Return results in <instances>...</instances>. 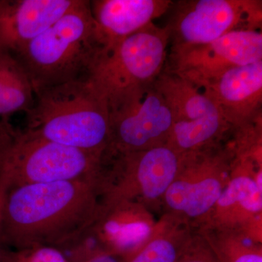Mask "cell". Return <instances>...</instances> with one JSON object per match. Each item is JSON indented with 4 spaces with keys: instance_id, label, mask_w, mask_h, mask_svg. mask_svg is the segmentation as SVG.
I'll list each match as a JSON object with an SVG mask.
<instances>
[{
    "instance_id": "cell-17",
    "label": "cell",
    "mask_w": 262,
    "mask_h": 262,
    "mask_svg": "<svg viewBox=\"0 0 262 262\" xmlns=\"http://www.w3.org/2000/svg\"><path fill=\"white\" fill-rule=\"evenodd\" d=\"M194 231L179 217L164 213L146 242L127 262H175Z\"/></svg>"
},
{
    "instance_id": "cell-23",
    "label": "cell",
    "mask_w": 262,
    "mask_h": 262,
    "mask_svg": "<svg viewBox=\"0 0 262 262\" xmlns=\"http://www.w3.org/2000/svg\"><path fill=\"white\" fill-rule=\"evenodd\" d=\"M129 256L114 251H103L93 255L82 262H127Z\"/></svg>"
},
{
    "instance_id": "cell-4",
    "label": "cell",
    "mask_w": 262,
    "mask_h": 262,
    "mask_svg": "<svg viewBox=\"0 0 262 262\" xmlns=\"http://www.w3.org/2000/svg\"><path fill=\"white\" fill-rule=\"evenodd\" d=\"M104 155L33 136L13 127L0 138V171L8 188L101 179Z\"/></svg>"
},
{
    "instance_id": "cell-1",
    "label": "cell",
    "mask_w": 262,
    "mask_h": 262,
    "mask_svg": "<svg viewBox=\"0 0 262 262\" xmlns=\"http://www.w3.org/2000/svg\"><path fill=\"white\" fill-rule=\"evenodd\" d=\"M102 179L7 186L0 244L11 250L67 247L99 219Z\"/></svg>"
},
{
    "instance_id": "cell-15",
    "label": "cell",
    "mask_w": 262,
    "mask_h": 262,
    "mask_svg": "<svg viewBox=\"0 0 262 262\" xmlns=\"http://www.w3.org/2000/svg\"><path fill=\"white\" fill-rule=\"evenodd\" d=\"M170 0H94L90 1L103 48L144 28L165 14Z\"/></svg>"
},
{
    "instance_id": "cell-7",
    "label": "cell",
    "mask_w": 262,
    "mask_h": 262,
    "mask_svg": "<svg viewBox=\"0 0 262 262\" xmlns=\"http://www.w3.org/2000/svg\"><path fill=\"white\" fill-rule=\"evenodd\" d=\"M182 154L165 145L106 158L102 182L103 207L124 201L147 208L162 206L173 182Z\"/></svg>"
},
{
    "instance_id": "cell-20",
    "label": "cell",
    "mask_w": 262,
    "mask_h": 262,
    "mask_svg": "<svg viewBox=\"0 0 262 262\" xmlns=\"http://www.w3.org/2000/svg\"><path fill=\"white\" fill-rule=\"evenodd\" d=\"M206 239L218 262H262V243L237 230L196 229Z\"/></svg>"
},
{
    "instance_id": "cell-8",
    "label": "cell",
    "mask_w": 262,
    "mask_h": 262,
    "mask_svg": "<svg viewBox=\"0 0 262 262\" xmlns=\"http://www.w3.org/2000/svg\"><path fill=\"white\" fill-rule=\"evenodd\" d=\"M110 115L106 158L165 145L174 123L171 110L154 83L111 105Z\"/></svg>"
},
{
    "instance_id": "cell-18",
    "label": "cell",
    "mask_w": 262,
    "mask_h": 262,
    "mask_svg": "<svg viewBox=\"0 0 262 262\" xmlns=\"http://www.w3.org/2000/svg\"><path fill=\"white\" fill-rule=\"evenodd\" d=\"M30 77L16 57L0 51V121L16 113H27L35 100Z\"/></svg>"
},
{
    "instance_id": "cell-14",
    "label": "cell",
    "mask_w": 262,
    "mask_h": 262,
    "mask_svg": "<svg viewBox=\"0 0 262 262\" xmlns=\"http://www.w3.org/2000/svg\"><path fill=\"white\" fill-rule=\"evenodd\" d=\"M149 210L132 201L102 207L93 230L108 251L131 256L146 242L156 225Z\"/></svg>"
},
{
    "instance_id": "cell-22",
    "label": "cell",
    "mask_w": 262,
    "mask_h": 262,
    "mask_svg": "<svg viewBox=\"0 0 262 262\" xmlns=\"http://www.w3.org/2000/svg\"><path fill=\"white\" fill-rule=\"evenodd\" d=\"M175 262H218V261L206 239L196 229Z\"/></svg>"
},
{
    "instance_id": "cell-9",
    "label": "cell",
    "mask_w": 262,
    "mask_h": 262,
    "mask_svg": "<svg viewBox=\"0 0 262 262\" xmlns=\"http://www.w3.org/2000/svg\"><path fill=\"white\" fill-rule=\"evenodd\" d=\"M258 0H192L177 3L166 26L173 46L206 44L235 30L261 31Z\"/></svg>"
},
{
    "instance_id": "cell-6",
    "label": "cell",
    "mask_w": 262,
    "mask_h": 262,
    "mask_svg": "<svg viewBox=\"0 0 262 262\" xmlns=\"http://www.w3.org/2000/svg\"><path fill=\"white\" fill-rule=\"evenodd\" d=\"M233 159L228 143L182 154L178 172L162 203L165 213L201 228L228 182Z\"/></svg>"
},
{
    "instance_id": "cell-3",
    "label": "cell",
    "mask_w": 262,
    "mask_h": 262,
    "mask_svg": "<svg viewBox=\"0 0 262 262\" xmlns=\"http://www.w3.org/2000/svg\"><path fill=\"white\" fill-rule=\"evenodd\" d=\"M103 48L90 1L78 3L16 56L39 90L87 78Z\"/></svg>"
},
{
    "instance_id": "cell-24",
    "label": "cell",
    "mask_w": 262,
    "mask_h": 262,
    "mask_svg": "<svg viewBox=\"0 0 262 262\" xmlns=\"http://www.w3.org/2000/svg\"><path fill=\"white\" fill-rule=\"evenodd\" d=\"M5 199V191L0 189V218H1L2 208H3V202Z\"/></svg>"
},
{
    "instance_id": "cell-5",
    "label": "cell",
    "mask_w": 262,
    "mask_h": 262,
    "mask_svg": "<svg viewBox=\"0 0 262 262\" xmlns=\"http://www.w3.org/2000/svg\"><path fill=\"white\" fill-rule=\"evenodd\" d=\"M168 44V28L149 24L103 48L87 80L110 108L136 90L154 83L165 68Z\"/></svg>"
},
{
    "instance_id": "cell-13",
    "label": "cell",
    "mask_w": 262,
    "mask_h": 262,
    "mask_svg": "<svg viewBox=\"0 0 262 262\" xmlns=\"http://www.w3.org/2000/svg\"><path fill=\"white\" fill-rule=\"evenodd\" d=\"M232 129L262 115V60L234 67L204 87Z\"/></svg>"
},
{
    "instance_id": "cell-10",
    "label": "cell",
    "mask_w": 262,
    "mask_h": 262,
    "mask_svg": "<svg viewBox=\"0 0 262 262\" xmlns=\"http://www.w3.org/2000/svg\"><path fill=\"white\" fill-rule=\"evenodd\" d=\"M167 57L164 70L206 87L234 67L261 61V31H232L206 44L170 46Z\"/></svg>"
},
{
    "instance_id": "cell-12",
    "label": "cell",
    "mask_w": 262,
    "mask_h": 262,
    "mask_svg": "<svg viewBox=\"0 0 262 262\" xmlns=\"http://www.w3.org/2000/svg\"><path fill=\"white\" fill-rule=\"evenodd\" d=\"M79 0H0V51L18 56Z\"/></svg>"
},
{
    "instance_id": "cell-11",
    "label": "cell",
    "mask_w": 262,
    "mask_h": 262,
    "mask_svg": "<svg viewBox=\"0 0 262 262\" xmlns=\"http://www.w3.org/2000/svg\"><path fill=\"white\" fill-rule=\"evenodd\" d=\"M262 166L234 157L228 182L201 229L237 230L262 243Z\"/></svg>"
},
{
    "instance_id": "cell-16",
    "label": "cell",
    "mask_w": 262,
    "mask_h": 262,
    "mask_svg": "<svg viewBox=\"0 0 262 262\" xmlns=\"http://www.w3.org/2000/svg\"><path fill=\"white\" fill-rule=\"evenodd\" d=\"M154 86L168 103L174 122H194L221 113L205 88L166 71L163 70L160 73Z\"/></svg>"
},
{
    "instance_id": "cell-19",
    "label": "cell",
    "mask_w": 262,
    "mask_h": 262,
    "mask_svg": "<svg viewBox=\"0 0 262 262\" xmlns=\"http://www.w3.org/2000/svg\"><path fill=\"white\" fill-rule=\"evenodd\" d=\"M232 130L221 113L212 114L194 122H175L167 145L184 154L222 142Z\"/></svg>"
},
{
    "instance_id": "cell-2",
    "label": "cell",
    "mask_w": 262,
    "mask_h": 262,
    "mask_svg": "<svg viewBox=\"0 0 262 262\" xmlns=\"http://www.w3.org/2000/svg\"><path fill=\"white\" fill-rule=\"evenodd\" d=\"M26 113L24 130L46 140L104 155L110 144V108L87 78L39 90Z\"/></svg>"
},
{
    "instance_id": "cell-21",
    "label": "cell",
    "mask_w": 262,
    "mask_h": 262,
    "mask_svg": "<svg viewBox=\"0 0 262 262\" xmlns=\"http://www.w3.org/2000/svg\"><path fill=\"white\" fill-rule=\"evenodd\" d=\"M0 262H71L61 250L48 246L0 251Z\"/></svg>"
}]
</instances>
